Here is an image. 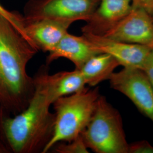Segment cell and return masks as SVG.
Instances as JSON below:
<instances>
[{"instance_id":"cell-1","label":"cell","mask_w":153,"mask_h":153,"mask_svg":"<svg viewBox=\"0 0 153 153\" xmlns=\"http://www.w3.org/2000/svg\"><path fill=\"white\" fill-rule=\"evenodd\" d=\"M27 35L0 15V109L10 116L25 109L35 92L28 63L38 52Z\"/></svg>"},{"instance_id":"cell-3","label":"cell","mask_w":153,"mask_h":153,"mask_svg":"<svg viewBox=\"0 0 153 153\" xmlns=\"http://www.w3.org/2000/svg\"><path fill=\"white\" fill-rule=\"evenodd\" d=\"M99 88H86L61 97L53 102L55 123L53 136L43 153L59 142L71 141L81 135L90 120L100 96Z\"/></svg>"},{"instance_id":"cell-19","label":"cell","mask_w":153,"mask_h":153,"mask_svg":"<svg viewBox=\"0 0 153 153\" xmlns=\"http://www.w3.org/2000/svg\"><path fill=\"white\" fill-rule=\"evenodd\" d=\"M0 153H10L9 149L6 146L5 143L0 137Z\"/></svg>"},{"instance_id":"cell-9","label":"cell","mask_w":153,"mask_h":153,"mask_svg":"<svg viewBox=\"0 0 153 153\" xmlns=\"http://www.w3.org/2000/svg\"><path fill=\"white\" fill-rule=\"evenodd\" d=\"M72 23L49 18L26 19L24 18L23 26L28 37L39 51L49 52L68 33Z\"/></svg>"},{"instance_id":"cell-16","label":"cell","mask_w":153,"mask_h":153,"mask_svg":"<svg viewBox=\"0 0 153 153\" xmlns=\"http://www.w3.org/2000/svg\"><path fill=\"white\" fill-rule=\"evenodd\" d=\"M128 153H153V146L146 140L129 143Z\"/></svg>"},{"instance_id":"cell-14","label":"cell","mask_w":153,"mask_h":153,"mask_svg":"<svg viewBox=\"0 0 153 153\" xmlns=\"http://www.w3.org/2000/svg\"><path fill=\"white\" fill-rule=\"evenodd\" d=\"M52 149H53L54 153H89L88 149L81 135H79L69 142H59L56 143Z\"/></svg>"},{"instance_id":"cell-13","label":"cell","mask_w":153,"mask_h":153,"mask_svg":"<svg viewBox=\"0 0 153 153\" xmlns=\"http://www.w3.org/2000/svg\"><path fill=\"white\" fill-rule=\"evenodd\" d=\"M119 66V61L112 56L101 53L90 59L79 70L86 85L94 88L103 81L109 80L112 74Z\"/></svg>"},{"instance_id":"cell-12","label":"cell","mask_w":153,"mask_h":153,"mask_svg":"<svg viewBox=\"0 0 153 153\" xmlns=\"http://www.w3.org/2000/svg\"><path fill=\"white\" fill-rule=\"evenodd\" d=\"M44 79L53 102L61 97L81 91L86 86L81 71L76 69L73 71H60L51 75L47 68L44 73Z\"/></svg>"},{"instance_id":"cell-2","label":"cell","mask_w":153,"mask_h":153,"mask_svg":"<svg viewBox=\"0 0 153 153\" xmlns=\"http://www.w3.org/2000/svg\"><path fill=\"white\" fill-rule=\"evenodd\" d=\"M43 66L33 78L35 92L27 107L14 116L0 109V137L10 153H42L53 136V102L45 82Z\"/></svg>"},{"instance_id":"cell-15","label":"cell","mask_w":153,"mask_h":153,"mask_svg":"<svg viewBox=\"0 0 153 153\" xmlns=\"http://www.w3.org/2000/svg\"><path fill=\"white\" fill-rule=\"evenodd\" d=\"M0 15L8 19L16 27L22 31V33H26L23 26L24 18L19 13L14 11H9L0 4Z\"/></svg>"},{"instance_id":"cell-17","label":"cell","mask_w":153,"mask_h":153,"mask_svg":"<svg viewBox=\"0 0 153 153\" xmlns=\"http://www.w3.org/2000/svg\"><path fill=\"white\" fill-rule=\"evenodd\" d=\"M141 70L147 76L153 88V49L151 50Z\"/></svg>"},{"instance_id":"cell-4","label":"cell","mask_w":153,"mask_h":153,"mask_svg":"<svg viewBox=\"0 0 153 153\" xmlns=\"http://www.w3.org/2000/svg\"><path fill=\"white\" fill-rule=\"evenodd\" d=\"M88 149L96 153H128L123 119L119 111L100 95L88 126L81 134Z\"/></svg>"},{"instance_id":"cell-7","label":"cell","mask_w":153,"mask_h":153,"mask_svg":"<svg viewBox=\"0 0 153 153\" xmlns=\"http://www.w3.org/2000/svg\"><path fill=\"white\" fill-rule=\"evenodd\" d=\"M108 38L153 49L152 16L142 9L131 11L103 35Z\"/></svg>"},{"instance_id":"cell-10","label":"cell","mask_w":153,"mask_h":153,"mask_svg":"<svg viewBox=\"0 0 153 153\" xmlns=\"http://www.w3.org/2000/svg\"><path fill=\"white\" fill-rule=\"evenodd\" d=\"M101 53L83 35L76 36L68 32L49 52L46 62L47 65H49L60 58H65L73 62L75 69L79 70L90 59Z\"/></svg>"},{"instance_id":"cell-6","label":"cell","mask_w":153,"mask_h":153,"mask_svg":"<svg viewBox=\"0 0 153 153\" xmlns=\"http://www.w3.org/2000/svg\"><path fill=\"white\" fill-rule=\"evenodd\" d=\"M109 81L111 88L124 95L153 123V88L142 70L123 67L112 74Z\"/></svg>"},{"instance_id":"cell-18","label":"cell","mask_w":153,"mask_h":153,"mask_svg":"<svg viewBox=\"0 0 153 153\" xmlns=\"http://www.w3.org/2000/svg\"><path fill=\"white\" fill-rule=\"evenodd\" d=\"M132 7L142 9L153 15V0H132Z\"/></svg>"},{"instance_id":"cell-8","label":"cell","mask_w":153,"mask_h":153,"mask_svg":"<svg viewBox=\"0 0 153 153\" xmlns=\"http://www.w3.org/2000/svg\"><path fill=\"white\" fill-rule=\"evenodd\" d=\"M102 53L112 56L120 66L142 69L152 49L137 44H129L108 38L103 35L82 33Z\"/></svg>"},{"instance_id":"cell-11","label":"cell","mask_w":153,"mask_h":153,"mask_svg":"<svg viewBox=\"0 0 153 153\" xmlns=\"http://www.w3.org/2000/svg\"><path fill=\"white\" fill-rule=\"evenodd\" d=\"M132 9V0H100L99 5L82 33L103 35L110 28L128 15Z\"/></svg>"},{"instance_id":"cell-20","label":"cell","mask_w":153,"mask_h":153,"mask_svg":"<svg viewBox=\"0 0 153 153\" xmlns=\"http://www.w3.org/2000/svg\"><path fill=\"white\" fill-rule=\"evenodd\" d=\"M152 18H153V15L152 16Z\"/></svg>"},{"instance_id":"cell-5","label":"cell","mask_w":153,"mask_h":153,"mask_svg":"<svg viewBox=\"0 0 153 153\" xmlns=\"http://www.w3.org/2000/svg\"><path fill=\"white\" fill-rule=\"evenodd\" d=\"M100 0H30L25 8L26 19L49 18L74 22H87Z\"/></svg>"}]
</instances>
